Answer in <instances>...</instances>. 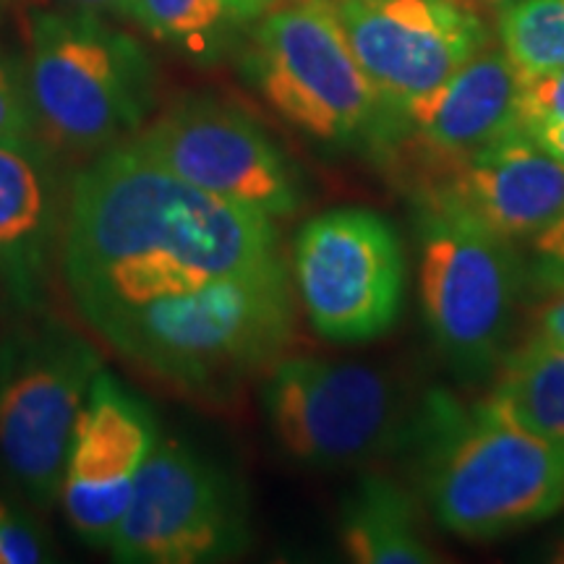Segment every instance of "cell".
Instances as JSON below:
<instances>
[{
	"label": "cell",
	"instance_id": "f1b7e54d",
	"mask_svg": "<svg viewBox=\"0 0 564 564\" xmlns=\"http://www.w3.org/2000/svg\"><path fill=\"white\" fill-rule=\"evenodd\" d=\"M0 6H3V0H0Z\"/></svg>",
	"mask_w": 564,
	"mask_h": 564
},
{
	"label": "cell",
	"instance_id": "44dd1931",
	"mask_svg": "<svg viewBox=\"0 0 564 564\" xmlns=\"http://www.w3.org/2000/svg\"><path fill=\"white\" fill-rule=\"evenodd\" d=\"M518 126L528 133L539 126L564 121V68L518 76Z\"/></svg>",
	"mask_w": 564,
	"mask_h": 564
},
{
	"label": "cell",
	"instance_id": "52a82bcc",
	"mask_svg": "<svg viewBox=\"0 0 564 564\" xmlns=\"http://www.w3.org/2000/svg\"><path fill=\"white\" fill-rule=\"evenodd\" d=\"M419 291L434 345L463 377L502 356L520 291L512 241L449 212L419 207Z\"/></svg>",
	"mask_w": 564,
	"mask_h": 564
},
{
	"label": "cell",
	"instance_id": "8992f818",
	"mask_svg": "<svg viewBox=\"0 0 564 564\" xmlns=\"http://www.w3.org/2000/svg\"><path fill=\"white\" fill-rule=\"evenodd\" d=\"M251 76L288 123L324 144L373 137L382 100L327 0H280L257 21Z\"/></svg>",
	"mask_w": 564,
	"mask_h": 564
},
{
	"label": "cell",
	"instance_id": "d6986e66",
	"mask_svg": "<svg viewBox=\"0 0 564 564\" xmlns=\"http://www.w3.org/2000/svg\"><path fill=\"white\" fill-rule=\"evenodd\" d=\"M278 3L280 0H137L133 19L162 42H173L188 53H209Z\"/></svg>",
	"mask_w": 564,
	"mask_h": 564
},
{
	"label": "cell",
	"instance_id": "277c9868",
	"mask_svg": "<svg viewBox=\"0 0 564 564\" xmlns=\"http://www.w3.org/2000/svg\"><path fill=\"white\" fill-rule=\"evenodd\" d=\"M24 68L37 131L66 150L97 154L150 118V55L91 11L34 13Z\"/></svg>",
	"mask_w": 564,
	"mask_h": 564
},
{
	"label": "cell",
	"instance_id": "83f0119b",
	"mask_svg": "<svg viewBox=\"0 0 564 564\" xmlns=\"http://www.w3.org/2000/svg\"><path fill=\"white\" fill-rule=\"evenodd\" d=\"M468 3L474 6V9H476V6H489V9H502V6L510 3V0H468Z\"/></svg>",
	"mask_w": 564,
	"mask_h": 564
},
{
	"label": "cell",
	"instance_id": "ac0fdd59",
	"mask_svg": "<svg viewBox=\"0 0 564 564\" xmlns=\"http://www.w3.org/2000/svg\"><path fill=\"white\" fill-rule=\"evenodd\" d=\"M484 403L499 419L564 444V348L531 337L507 358Z\"/></svg>",
	"mask_w": 564,
	"mask_h": 564
},
{
	"label": "cell",
	"instance_id": "ffe728a7",
	"mask_svg": "<svg viewBox=\"0 0 564 564\" xmlns=\"http://www.w3.org/2000/svg\"><path fill=\"white\" fill-rule=\"evenodd\" d=\"M497 30L518 76L564 68V0H510Z\"/></svg>",
	"mask_w": 564,
	"mask_h": 564
},
{
	"label": "cell",
	"instance_id": "8fae6325",
	"mask_svg": "<svg viewBox=\"0 0 564 564\" xmlns=\"http://www.w3.org/2000/svg\"><path fill=\"white\" fill-rule=\"evenodd\" d=\"M129 141L178 178L272 220L295 215L303 204L293 162L262 126L228 102L186 97Z\"/></svg>",
	"mask_w": 564,
	"mask_h": 564
},
{
	"label": "cell",
	"instance_id": "ba28073f",
	"mask_svg": "<svg viewBox=\"0 0 564 564\" xmlns=\"http://www.w3.org/2000/svg\"><path fill=\"white\" fill-rule=\"evenodd\" d=\"M262 405L282 453L308 468H356L394 453L411 434L398 387L364 364L280 358Z\"/></svg>",
	"mask_w": 564,
	"mask_h": 564
},
{
	"label": "cell",
	"instance_id": "d4e9b609",
	"mask_svg": "<svg viewBox=\"0 0 564 564\" xmlns=\"http://www.w3.org/2000/svg\"><path fill=\"white\" fill-rule=\"evenodd\" d=\"M533 337L564 348V288L554 291L552 299H549L544 306H541V312L535 314Z\"/></svg>",
	"mask_w": 564,
	"mask_h": 564
},
{
	"label": "cell",
	"instance_id": "cb8c5ba5",
	"mask_svg": "<svg viewBox=\"0 0 564 564\" xmlns=\"http://www.w3.org/2000/svg\"><path fill=\"white\" fill-rule=\"evenodd\" d=\"M533 282L554 293L564 288V212L531 236Z\"/></svg>",
	"mask_w": 564,
	"mask_h": 564
},
{
	"label": "cell",
	"instance_id": "2e32d148",
	"mask_svg": "<svg viewBox=\"0 0 564 564\" xmlns=\"http://www.w3.org/2000/svg\"><path fill=\"white\" fill-rule=\"evenodd\" d=\"M68 188L45 139L0 141V308L32 314L61 257Z\"/></svg>",
	"mask_w": 564,
	"mask_h": 564
},
{
	"label": "cell",
	"instance_id": "5b68a950",
	"mask_svg": "<svg viewBox=\"0 0 564 564\" xmlns=\"http://www.w3.org/2000/svg\"><path fill=\"white\" fill-rule=\"evenodd\" d=\"M100 350L53 316L0 337V476L32 507L61 499L63 465Z\"/></svg>",
	"mask_w": 564,
	"mask_h": 564
},
{
	"label": "cell",
	"instance_id": "5bb4252c",
	"mask_svg": "<svg viewBox=\"0 0 564 564\" xmlns=\"http://www.w3.org/2000/svg\"><path fill=\"white\" fill-rule=\"evenodd\" d=\"M518 70L499 51L476 53L419 100L382 110L373 141H384L400 178L447 165L520 131Z\"/></svg>",
	"mask_w": 564,
	"mask_h": 564
},
{
	"label": "cell",
	"instance_id": "9c48e42d",
	"mask_svg": "<svg viewBox=\"0 0 564 564\" xmlns=\"http://www.w3.org/2000/svg\"><path fill=\"white\" fill-rule=\"evenodd\" d=\"M249 546L243 494L192 444L160 436L108 552L123 564H209Z\"/></svg>",
	"mask_w": 564,
	"mask_h": 564
},
{
	"label": "cell",
	"instance_id": "7402d4cb",
	"mask_svg": "<svg viewBox=\"0 0 564 564\" xmlns=\"http://www.w3.org/2000/svg\"><path fill=\"white\" fill-rule=\"evenodd\" d=\"M26 68L0 55V141H19L37 137Z\"/></svg>",
	"mask_w": 564,
	"mask_h": 564
},
{
	"label": "cell",
	"instance_id": "30bf717a",
	"mask_svg": "<svg viewBox=\"0 0 564 564\" xmlns=\"http://www.w3.org/2000/svg\"><path fill=\"white\" fill-rule=\"evenodd\" d=\"M293 274L308 322L333 343L382 337L403 308V246L377 212L348 207L308 220L295 238Z\"/></svg>",
	"mask_w": 564,
	"mask_h": 564
},
{
	"label": "cell",
	"instance_id": "7c38bea8",
	"mask_svg": "<svg viewBox=\"0 0 564 564\" xmlns=\"http://www.w3.org/2000/svg\"><path fill=\"white\" fill-rule=\"evenodd\" d=\"M350 51L377 89L382 110H398L442 87L489 42L468 0H327Z\"/></svg>",
	"mask_w": 564,
	"mask_h": 564
},
{
	"label": "cell",
	"instance_id": "7a4b0ae2",
	"mask_svg": "<svg viewBox=\"0 0 564 564\" xmlns=\"http://www.w3.org/2000/svg\"><path fill=\"white\" fill-rule=\"evenodd\" d=\"M293 285L285 262L236 274L108 319L95 333L154 382L223 400L280 361L293 340Z\"/></svg>",
	"mask_w": 564,
	"mask_h": 564
},
{
	"label": "cell",
	"instance_id": "484cf974",
	"mask_svg": "<svg viewBox=\"0 0 564 564\" xmlns=\"http://www.w3.org/2000/svg\"><path fill=\"white\" fill-rule=\"evenodd\" d=\"M528 137H531L549 158H554L560 165H564V121L539 126V129L528 131Z\"/></svg>",
	"mask_w": 564,
	"mask_h": 564
},
{
	"label": "cell",
	"instance_id": "4fadbf2b",
	"mask_svg": "<svg viewBox=\"0 0 564 564\" xmlns=\"http://www.w3.org/2000/svg\"><path fill=\"white\" fill-rule=\"evenodd\" d=\"M160 440L152 408L110 371L91 382L63 465L61 502L74 533L108 549Z\"/></svg>",
	"mask_w": 564,
	"mask_h": 564
},
{
	"label": "cell",
	"instance_id": "6da1fadb",
	"mask_svg": "<svg viewBox=\"0 0 564 564\" xmlns=\"http://www.w3.org/2000/svg\"><path fill=\"white\" fill-rule=\"evenodd\" d=\"M58 259L91 329L282 262L272 217L178 178L129 139L97 152L68 183Z\"/></svg>",
	"mask_w": 564,
	"mask_h": 564
},
{
	"label": "cell",
	"instance_id": "4316f807",
	"mask_svg": "<svg viewBox=\"0 0 564 564\" xmlns=\"http://www.w3.org/2000/svg\"><path fill=\"white\" fill-rule=\"evenodd\" d=\"M70 3H76L79 9L84 11H91V13H118V17H131L133 19V6H137V0H70Z\"/></svg>",
	"mask_w": 564,
	"mask_h": 564
},
{
	"label": "cell",
	"instance_id": "603a6c76",
	"mask_svg": "<svg viewBox=\"0 0 564 564\" xmlns=\"http://www.w3.org/2000/svg\"><path fill=\"white\" fill-rule=\"evenodd\" d=\"M51 560V544L42 528L19 505L0 497V564H37Z\"/></svg>",
	"mask_w": 564,
	"mask_h": 564
},
{
	"label": "cell",
	"instance_id": "3957f363",
	"mask_svg": "<svg viewBox=\"0 0 564 564\" xmlns=\"http://www.w3.org/2000/svg\"><path fill=\"white\" fill-rule=\"evenodd\" d=\"M419 429L423 494L444 531L486 541L564 510V444L444 394Z\"/></svg>",
	"mask_w": 564,
	"mask_h": 564
},
{
	"label": "cell",
	"instance_id": "9a60e30c",
	"mask_svg": "<svg viewBox=\"0 0 564 564\" xmlns=\"http://www.w3.org/2000/svg\"><path fill=\"white\" fill-rule=\"evenodd\" d=\"M408 183L419 207L460 215L507 241L531 238L564 212V165L523 131Z\"/></svg>",
	"mask_w": 564,
	"mask_h": 564
},
{
	"label": "cell",
	"instance_id": "e0dca14e",
	"mask_svg": "<svg viewBox=\"0 0 564 564\" xmlns=\"http://www.w3.org/2000/svg\"><path fill=\"white\" fill-rule=\"evenodd\" d=\"M340 546L358 564H434L413 497L392 478L364 476L340 510Z\"/></svg>",
	"mask_w": 564,
	"mask_h": 564
}]
</instances>
